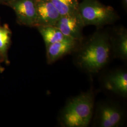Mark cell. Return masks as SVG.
<instances>
[{
	"label": "cell",
	"instance_id": "8992f818",
	"mask_svg": "<svg viewBox=\"0 0 127 127\" xmlns=\"http://www.w3.org/2000/svg\"><path fill=\"white\" fill-rule=\"evenodd\" d=\"M54 26L58 28L65 36L80 42L83 39L82 32L85 26L78 11L61 16Z\"/></svg>",
	"mask_w": 127,
	"mask_h": 127
},
{
	"label": "cell",
	"instance_id": "4fadbf2b",
	"mask_svg": "<svg viewBox=\"0 0 127 127\" xmlns=\"http://www.w3.org/2000/svg\"><path fill=\"white\" fill-rule=\"evenodd\" d=\"M54 6L61 16L73 13L78 11V0H49Z\"/></svg>",
	"mask_w": 127,
	"mask_h": 127
},
{
	"label": "cell",
	"instance_id": "8fae6325",
	"mask_svg": "<svg viewBox=\"0 0 127 127\" xmlns=\"http://www.w3.org/2000/svg\"><path fill=\"white\" fill-rule=\"evenodd\" d=\"M12 31L7 24L1 25L0 18V58L2 63L9 65L8 51L11 44Z\"/></svg>",
	"mask_w": 127,
	"mask_h": 127
},
{
	"label": "cell",
	"instance_id": "30bf717a",
	"mask_svg": "<svg viewBox=\"0 0 127 127\" xmlns=\"http://www.w3.org/2000/svg\"><path fill=\"white\" fill-rule=\"evenodd\" d=\"M111 50L119 58L125 60L127 58V31L124 27H120L110 37Z\"/></svg>",
	"mask_w": 127,
	"mask_h": 127
},
{
	"label": "cell",
	"instance_id": "ba28073f",
	"mask_svg": "<svg viewBox=\"0 0 127 127\" xmlns=\"http://www.w3.org/2000/svg\"><path fill=\"white\" fill-rule=\"evenodd\" d=\"M80 41L67 38L49 46L46 49L47 61L49 64L57 60L75 50Z\"/></svg>",
	"mask_w": 127,
	"mask_h": 127
},
{
	"label": "cell",
	"instance_id": "7a4b0ae2",
	"mask_svg": "<svg viewBox=\"0 0 127 127\" xmlns=\"http://www.w3.org/2000/svg\"><path fill=\"white\" fill-rule=\"evenodd\" d=\"M94 94L91 91L70 99L63 109L59 119L62 126H89L94 112Z\"/></svg>",
	"mask_w": 127,
	"mask_h": 127
},
{
	"label": "cell",
	"instance_id": "5b68a950",
	"mask_svg": "<svg viewBox=\"0 0 127 127\" xmlns=\"http://www.w3.org/2000/svg\"><path fill=\"white\" fill-rule=\"evenodd\" d=\"M123 118V111L118 106L103 103L97 107L95 123L98 127H118L122 123Z\"/></svg>",
	"mask_w": 127,
	"mask_h": 127
},
{
	"label": "cell",
	"instance_id": "277c9868",
	"mask_svg": "<svg viewBox=\"0 0 127 127\" xmlns=\"http://www.w3.org/2000/svg\"><path fill=\"white\" fill-rule=\"evenodd\" d=\"M6 6L13 10L18 24L36 27L37 12L35 0H14Z\"/></svg>",
	"mask_w": 127,
	"mask_h": 127
},
{
	"label": "cell",
	"instance_id": "5bb4252c",
	"mask_svg": "<svg viewBox=\"0 0 127 127\" xmlns=\"http://www.w3.org/2000/svg\"><path fill=\"white\" fill-rule=\"evenodd\" d=\"M14 0H0V5H7L9 2Z\"/></svg>",
	"mask_w": 127,
	"mask_h": 127
},
{
	"label": "cell",
	"instance_id": "52a82bcc",
	"mask_svg": "<svg viewBox=\"0 0 127 127\" xmlns=\"http://www.w3.org/2000/svg\"><path fill=\"white\" fill-rule=\"evenodd\" d=\"M37 12L36 27L55 26L61 16L49 0H35Z\"/></svg>",
	"mask_w": 127,
	"mask_h": 127
},
{
	"label": "cell",
	"instance_id": "9a60e30c",
	"mask_svg": "<svg viewBox=\"0 0 127 127\" xmlns=\"http://www.w3.org/2000/svg\"><path fill=\"white\" fill-rule=\"evenodd\" d=\"M122 4L124 9L126 10L127 9V0H122Z\"/></svg>",
	"mask_w": 127,
	"mask_h": 127
},
{
	"label": "cell",
	"instance_id": "9c48e42d",
	"mask_svg": "<svg viewBox=\"0 0 127 127\" xmlns=\"http://www.w3.org/2000/svg\"><path fill=\"white\" fill-rule=\"evenodd\" d=\"M105 88L123 96L127 95V73L125 71L119 70L111 73L104 80Z\"/></svg>",
	"mask_w": 127,
	"mask_h": 127
},
{
	"label": "cell",
	"instance_id": "6da1fadb",
	"mask_svg": "<svg viewBox=\"0 0 127 127\" xmlns=\"http://www.w3.org/2000/svg\"><path fill=\"white\" fill-rule=\"evenodd\" d=\"M111 50L109 34L106 32H95L78 51L77 64L88 72L98 73L108 62Z\"/></svg>",
	"mask_w": 127,
	"mask_h": 127
},
{
	"label": "cell",
	"instance_id": "3957f363",
	"mask_svg": "<svg viewBox=\"0 0 127 127\" xmlns=\"http://www.w3.org/2000/svg\"><path fill=\"white\" fill-rule=\"evenodd\" d=\"M78 11L85 26L101 27L115 22L119 17L114 8L101 3L98 0H82Z\"/></svg>",
	"mask_w": 127,
	"mask_h": 127
},
{
	"label": "cell",
	"instance_id": "7c38bea8",
	"mask_svg": "<svg viewBox=\"0 0 127 127\" xmlns=\"http://www.w3.org/2000/svg\"><path fill=\"white\" fill-rule=\"evenodd\" d=\"M36 28L44 40L46 48L56 42L69 38L64 36L59 29L54 26H38Z\"/></svg>",
	"mask_w": 127,
	"mask_h": 127
},
{
	"label": "cell",
	"instance_id": "2e32d148",
	"mask_svg": "<svg viewBox=\"0 0 127 127\" xmlns=\"http://www.w3.org/2000/svg\"><path fill=\"white\" fill-rule=\"evenodd\" d=\"M1 63H2V61L0 59V73H2L4 71V68L2 66L1 64Z\"/></svg>",
	"mask_w": 127,
	"mask_h": 127
}]
</instances>
